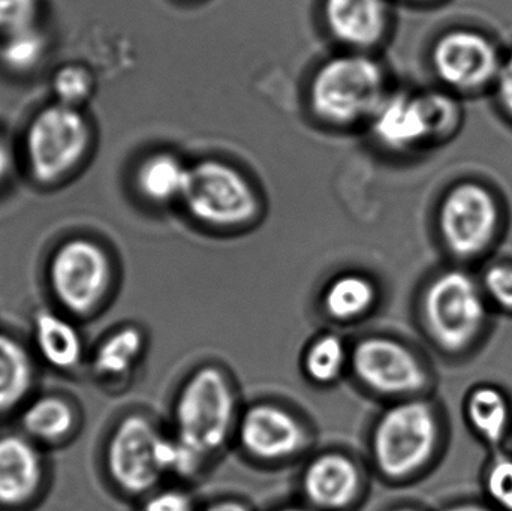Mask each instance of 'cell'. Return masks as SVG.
<instances>
[{"label":"cell","instance_id":"obj_1","mask_svg":"<svg viewBox=\"0 0 512 511\" xmlns=\"http://www.w3.org/2000/svg\"><path fill=\"white\" fill-rule=\"evenodd\" d=\"M239 396L230 374L218 365L192 371L173 402V435L210 461L236 437Z\"/></svg>","mask_w":512,"mask_h":511},{"label":"cell","instance_id":"obj_2","mask_svg":"<svg viewBox=\"0 0 512 511\" xmlns=\"http://www.w3.org/2000/svg\"><path fill=\"white\" fill-rule=\"evenodd\" d=\"M387 75L375 57L361 51L331 57L309 86V104L321 122L333 126L370 123L388 96Z\"/></svg>","mask_w":512,"mask_h":511},{"label":"cell","instance_id":"obj_3","mask_svg":"<svg viewBox=\"0 0 512 511\" xmlns=\"http://www.w3.org/2000/svg\"><path fill=\"white\" fill-rule=\"evenodd\" d=\"M439 440L435 410L421 398L403 399L385 408L370 434V458L382 479L402 483L423 470Z\"/></svg>","mask_w":512,"mask_h":511},{"label":"cell","instance_id":"obj_4","mask_svg":"<svg viewBox=\"0 0 512 511\" xmlns=\"http://www.w3.org/2000/svg\"><path fill=\"white\" fill-rule=\"evenodd\" d=\"M92 146V123L83 108L56 101L36 111L24 131V161L33 180L45 186L74 176Z\"/></svg>","mask_w":512,"mask_h":511},{"label":"cell","instance_id":"obj_5","mask_svg":"<svg viewBox=\"0 0 512 511\" xmlns=\"http://www.w3.org/2000/svg\"><path fill=\"white\" fill-rule=\"evenodd\" d=\"M180 203L192 221L215 231L245 230L261 215L254 183L234 165L203 159L189 167Z\"/></svg>","mask_w":512,"mask_h":511},{"label":"cell","instance_id":"obj_6","mask_svg":"<svg viewBox=\"0 0 512 511\" xmlns=\"http://www.w3.org/2000/svg\"><path fill=\"white\" fill-rule=\"evenodd\" d=\"M48 282L65 314L90 317L113 291V258L96 240L72 237L54 249L48 263Z\"/></svg>","mask_w":512,"mask_h":511},{"label":"cell","instance_id":"obj_7","mask_svg":"<svg viewBox=\"0 0 512 511\" xmlns=\"http://www.w3.org/2000/svg\"><path fill=\"white\" fill-rule=\"evenodd\" d=\"M460 120V105L447 93L397 92L388 93L369 125L384 146L414 150L450 137Z\"/></svg>","mask_w":512,"mask_h":511},{"label":"cell","instance_id":"obj_8","mask_svg":"<svg viewBox=\"0 0 512 511\" xmlns=\"http://www.w3.org/2000/svg\"><path fill=\"white\" fill-rule=\"evenodd\" d=\"M423 320L430 338L447 351H462L486 321V303L474 279L460 270L442 273L424 291Z\"/></svg>","mask_w":512,"mask_h":511},{"label":"cell","instance_id":"obj_9","mask_svg":"<svg viewBox=\"0 0 512 511\" xmlns=\"http://www.w3.org/2000/svg\"><path fill=\"white\" fill-rule=\"evenodd\" d=\"M164 432L146 414L120 419L105 447V468L113 485L128 497L144 498L164 479L158 450Z\"/></svg>","mask_w":512,"mask_h":511},{"label":"cell","instance_id":"obj_10","mask_svg":"<svg viewBox=\"0 0 512 511\" xmlns=\"http://www.w3.org/2000/svg\"><path fill=\"white\" fill-rule=\"evenodd\" d=\"M349 369L355 380L381 398H417L429 375L417 354L397 339L387 335H367L351 348Z\"/></svg>","mask_w":512,"mask_h":511},{"label":"cell","instance_id":"obj_11","mask_svg":"<svg viewBox=\"0 0 512 511\" xmlns=\"http://www.w3.org/2000/svg\"><path fill=\"white\" fill-rule=\"evenodd\" d=\"M498 224V201L481 183H457L439 207V233L457 257L481 254L492 243Z\"/></svg>","mask_w":512,"mask_h":511},{"label":"cell","instance_id":"obj_12","mask_svg":"<svg viewBox=\"0 0 512 511\" xmlns=\"http://www.w3.org/2000/svg\"><path fill=\"white\" fill-rule=\"evenodd\" d=\"M502 59L492 39L472 29L448 30L432 48L436 77L460 92H474L495 84Z\"/></svg>","mask_w":512,"mask_h":511},{"label":"cell","instance_id":"obj_13","mask_svg":"<svg viewBox=\"0 0 512 511\" xmlns=\"http://www.w3.org/2000/svg\"><path fill=\"white\" fill-rule=\"evenodd\" d=\"M236 438L246 456L264 464L289 461L304 452L309 432L304 423L273 402H256L240 414Z\"/></svg>","mask_w":512,"mask_h":511},{"label":"cell","instance_id":"obj_14","mask_svg":"<svg viewBox=\"0 0 512 511\" xmlns=\"http://www.w3.org/2000/svg\"><path fill=\"white\" fill-rule=\"evenodd\" d=\"M300 489L303 503L313 510L351 511L363 498V471L346 453H319L304 467Z\"/></svg>","mask_w":512,"mask_h":511},{"label":"cell","instance_id":"obj_15","mask_svg":"<svg viewBox=\"0 0 512 511\" xmlns=\"http://www.w3.org/2000/svg\"><path fill=\"white\" fill-rule=\"evenodd\" d=\"M44 482L39 444L24 434L0 435V507L27 506L38 497Z\"/></svg>","mask_w":512,"mask_h":511},{"label":"cell","instance_id":"obj_16","mask_svg":"<svg viewBox=\"0 0 512 511\" xmlns=\"http://www.w3.org/2000/svg\"><path fill=\"white\" fill-rule=\"evenodd\" d=\"M324 20L340 44L366 53L387 36L390 5L388 0H324Z\"/></svg>","mask_w":512,"mask_h":511},{"label":"cell","instance_id":"obj_17","mask_svg":"<svg viewBox=\"0 0 512 511\" xmlns=\"http://www.w3.org/2000/svg\"><path fill=\"white\" fill-rule=\"evenodd\" d=\"M65 312L39 311L33 320V344L42 362L59 372H72L83 363L84 341Z\"/></svg>","mask_w":512,"mask_h":511},{"label":"cell","instance_id":"obj_18","mask_svg":"<svg viewBox=\"0 0 512 511\" xmlns=\"http://www.w3.org/2000/svg\"><path fill=\"white\" fill-rule=\"evenodd\" d=\"M146 333L138 326H122L101 339L92 357V374L104 384H125L146 353Z\"/></svg>","mask_w":512,"mask_h":511},{"label":"cell","instance_id":"obj_19","mask_svg":"<svg viewBox=\"0 0 512 511\" xmlns=\"http://www.w3.org/2000/svg\"><path fill=\"white\" fill-rule=\"evenodd\" d=\"M23 434L39 446H60L77 434L80 414L62 395H42L30 399L20 414Z\"/></svg>","mask_w":512,"mask_h":511},{"label":"cell","instance_id":"obj_20","mask_svg":"<svg viewBox=\"0 0 512 511\" xmlns=\"http://www.w3.org/2000/svg\"><path fill=\"white\" fill-rule=\"evenodd\" d=\"M379 288L375 279L363 272H343L325 285L321 308L330 320L349 324L363 320L378 305Z\"/></svg>","mask_w":512,"mask_h":511},{"label":"cell","instance_id":"obj_21","mask_svg":"<svg viewBox=\"0 0 512 511\" xmlns=\"http://www.w3.org/2000/svg\"><path fill=\"white\" fill-rule=\"evenodd\" d=\"M189 167L170 152H156L144 158L135 173L138 194L155 206L182 200Z\"/></svg>","mask_w":512,"mask_h":511},{"label":"cell","instance_id":"obj_22","mask_svg":"<svg viewBox=\"0 0 512 511\" xmlns=\"http://www.w3.org/2000/svg\"><path fill=\"white\" fill-rule=\"evenodd\" d=\"M33 384L32 354L17 338L0 332V414L24 407L29 402Z\"/></svg>","mask_w":512,"mask_h":511},{"label":"cell","instance_id":"obj_23","mask_svg":"<svg viewBox=\"0 0 512 511\" xmlns=\"http://www.w3.org/2000/svg\"><path fill=\"white\" fill-rule=\"evenodd\" d=\"M351 348L342 336L333 332L321 333L307 345L301 359L304 375L316 386H333L349 369Z\"/></svg>","mask_w":512,"mask_h":511},{"label":"cell","instance_id":"obj_24","mask_svg":"<svg viewBox=\"0 0 512 511\" xmlns=\"http://www.w3.org/2000/svg\"><path fill=\"white\" fill-rule=\"evenodd\" d=\"M510 416L507 398L495 387H478L469 396V422L492 446H501L510 425Z\"/></svg>","mask_w":512,"mask_h":511},{"label":"cell","instance_id":"obj_25","mask_svg":"<svg viewBox=\"0 0 512 511\" xmlns=\"http://www.w3.org/2000/svg\"><path fill=\"white\" fill-rule=\"evenodd\" d=\"M47 53L48 38L39 24L0 36V65L12 74L36 71Z\"/></svg>","mask_w":512,"mask_h":511},{"label":"cell","instance_id":"obj_26","mask_svg":"<svg viewBox=\"0 0 512 511\" xmlns=\"http://www.w3.org/2000/svg\"><path fill=\"white\" fill-rule=\"evenodd\" d=\"M93 72L81 63L69 62L59 66L51 78L54 101L69 107L83 108L95 93Z\"/></svg>","mask_w":512,"mask_h":511},{"label":"cell","instance_id":"obj_27","mask_svg":"<svg viewBox=\"0 0 512 511\" xmlns=\"http://www.w3.org/2000/svg\"><path fill=\"white\" fill-rule=\"evenodd\" d=\"M486 491L502 511H512V458L499 455L486 473Z\"/></svg>","mask_w":512,"mask_h":511},{"label":"cell","instance_id":"obj_28","mask_svg":"<svg viewBox=\"0 0 512 511\" xmlns=\"http://www.w3.org/2000/svg\"><path fill=\"white\" fill-rule=\"evenodd\" d=\"M39 0H0V36L38 24Z\"/></svg>","mask_w":512,"mask_h":511},{"label":"cell","instance_id":"obj_29","mask_svg":"<svg viewBox=\"0 0 512 511\" xmlns=\"http://www.w3.org/2000/svg\"><path fill=\"white\" fill-rule=\"evenodd\" d=\"M194 498L186 489L158 488L143 498L140 511H197Z\"/></svg>","mask_w":512,"mask_h":511},{"label":"cell","instance_id":"obj_30","mask_svg":"<svg viewBox=\"0 0 512 511\" xmlns=\"http://www.w3.org/2000/svg\"><path fill=\"white\" fill-rule=\"evenodd\" d=\"M484 288L493 302L507 311H512V266L510 264L490 267L484 275Z\"/></svg>","mask_w":512,"mask_h":511},{"label":"cell","instance_id":"obj_31","mask_svg":"<svg viewBox=\"0 0 512 511\" xmlns=\"http://www.w3.org/2000/svg\"><path fill=\"white\" fill-rule=\"evenodd\" d=\"M493 86L502 110L512 119V50L502 59L501 69Z\"/></svg>","mask_w":512,"mask_h":511},{"label":"cell","instance_id":"obj_32","mask_svg":"<svg viewBox=\"0 0 512 511\" xmlns=\"http://www.w3.org/2000/svg\"><path fill=\"white\" fill-rule=\"evenodd\" d=\"M197 511H254L246 501L239 498H219V500L210 501L204 506L198 507Z\"/></svg>","mask_w":512,"mask_h":511},{"label":"cell","instance_id":"obj_33","mask_svg":"<svg viewBox=\"0 0 512 511\" xmlns=\"http://www.w3.org/2000/svg\"><path fill=\"white\" fill-rule=\"evenodd\" d=\"M15 158L12 152L11 144L8 143L5 137L0 134V185L6 182L14 170Z\"/></svg>","mask_w":512,"mask_h":511},{"label":"cell","instance_id":"obj_34","mask_svg":"<svg viewBox=\"0 0 512 511\" xmlns=\"http://www.w3.org/2000/svg\"><path fill=\"white\" fill-rule=\"evenodd\" d=\"M444 511H496L492 507L483 506V504L463 503L454 504V506L447 507Z\"/></svg>","mask_w":512,"mask_h":511},{"label":"cell","instance_id":"obj_35","mask_svg":"<svg viewBox=\"0 0 512 511\" xmlns=\"http://www.w3.org/2000/svg\"><path fill=\"white\" fill-rule=\"evenodd\" d=\"M270 511H316L312 507L306 506V504H285V506L276 507V509Z\"/></svg>","mask_w":512,"mask_h":511},{"label":"cell","instance_id":"obj_36","mask_svg":"<svg viewBox=\"0 0 512 511\" xmlns=\"http://www.w3.org/2000/svg\"><path fill=\"white\" fill-rule=\"evenodd\" d=\"M388 511H421V510L415 509V507H411V506H400V507H394V509H391Z\"/></svg>","mask_w":512,"mask_h":511},{"label":"cell","instance_id":"obj_37","mask_svg":"<svg viewBox=\"0 0 512 511\" xmlns=\"http://www.w3.org/2000/svg\"><path fill=\"white\" fill-rule=\"evenodd\" d=\"M411 2H430V0H411Z\"/></svg>","mask_w":512,"mask_h":511}]
</instances>
